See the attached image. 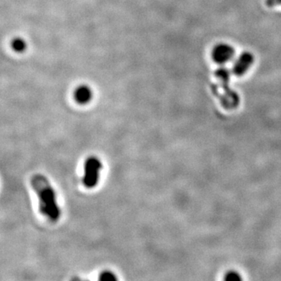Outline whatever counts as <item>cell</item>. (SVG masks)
Segmentation results:
<instances>
[{
    "label": "cell",
    "mask_w": 281,
    "mask_h": 281,
    "mask_svg": "<svg viewBox=\"0 0 281 281\" xmlns=\"http://www.w3.org/2000/svg\"><path fill=\"white\" fill-rule=\"evenodd\" d=\"M100 281H116L117 280L115 274H112L111 271H104L99 276Z\"/></svg>",
    "instance_id": "cell-7"
},
{
    "label": "cell",
    "mask_w": 281,
    "mask_h": 281,
    "mask_svg": "<svg viewBox=\"0 0 281 281\" xmlns=\"http://www.w3.org/2000/svg\"><path fill=\"white\" fill-rule=\"evenodd\" d=\"M13 46H14V50H17V51H22L25 49V44L21 39H17V40L14 41Z\"/></svg>",
    "instance_id": "cell-8"
},
{
    "label": "cell",
    "mask_w": 281,
    "mask_h": 281,
    "mask_svg": "<svg viewBox=\"0 0 281 281\" xmlns=\"http://www.w3.org/2000/svg\"><path fill=\"white\" fill-rule=\"evenodd\" d=\"M33 189L39 199L41 213L49 220L56 222L60 217V209L57 204L55 191L50 181L42 174L34 175L30 181Z\"/></svg>",
    "instance_id": "cell-1"
},
{
    "label": "cell",
    "mask_w": 281,
    "mask_h": 281,
    "mask_svg": "<svg viewBox=\"0 0 281 281\" xmlns=\"http://www.w3.org/2000/svg\"><path fill=\"white\" fill-rule=\"evenodd\" d=\"M254 63V56L251 53L245 52L241 54L234 61L232 71L236 76H243L244 74L248 72V70L251 68Z\"/></svg>",
    "instance_id": "cell-4"
},
{
    "label": "cell",
    "mask_w": 281,
    "mask_h": 281,
    "mask_svg": "<svg viewBox=\"0 0 281 281\" xmlns=\"http://www.w3.org/2000/svg\"><path fill=\"white\" fill-rule=\"evenodd\" d=\"M91 90L85 86L78 87L75 91V100L80 104H85L91 100Z\"/></svg>",
    "instance_id": "cell-5"
},
{
    "label": "cell",
    "mask_w": 281,
    "mask_h": 281,
    "mask_svg": "<svg viewBox=\"0 0 281 281\" xmlns=\"http://www.w3.org/2000/svg\"><path fill=\"white\" fill-rule=\"evenodd\" d=\"M102 169V163L96 157H89L84 164V174L83 184L87 188H93L99 182V172Z\"/></svg>",
    "instance_id": "cell-2"
},
{
    "label": "cell",
    "mask_w": 281,
    "mask_h": 281,
    "mask_svg": "<svg viewBox=\"0 0 281 281\" xmlns=\"http://www.w3.org/2000/svg\"><path fill=\"white\" fill-rule=\"evenodd\" d=\"M235 50L230 45L226 43L218 44L213 48L212 58L219 64H225L234 58Z\"/></svg>",
    "instance_id": "cell-3"
},
{
    "label": "cell",
    "mask_w": 281,
    "mask_h": 281,
    "mask_svg": "<svg viewBox=\"0 0 281 281\" xmlns=\"http://www.w3.org/2000/svg\"><path fill=\"white\" fill-rule=\"evenodd\" d=\"M266 3L268 6H281V0H266Z\"/></svg>",
    "instance_id": "cell-9"
},
{
    "label": "cell",
    "mask_w": 281,
    "mask_h": 281,
    "mask_svg": "<svg viewBox=\"0 0 281 281\" xmlns=\"http://www.w3.org/2000/svg\"><path fill=\"white\" fill-rule=\"evenodd\" d=\"M225 280L229 281H241L242 280V278L238 272L230 270L225 274Z\"/></svg>",
    "instance_id": "cell-6"
}]
</instances>
